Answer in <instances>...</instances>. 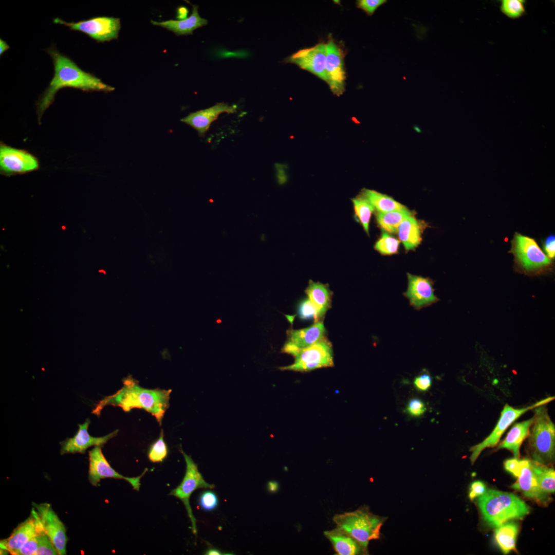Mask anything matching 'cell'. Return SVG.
<instances>
[{
    "mask_svg": "<svg viewBox=\"0 0 555 555\" xmlns=\"http://www.w3.org/2000/svg\"><path fill=\"white\" fill-rule=\"evenodd\" d=\"M46 50L52 59L54 74L48 86L36 103L39 122L45 111L54 101L56 94L62 88L70 87L85 91L106 92L115 90L114 87L104 83L93 74L82 69L71 59L61 53L54 44Z\"/></svg>",
    "mask_w": 555,
    "mask_h": 555,
    "instance_id": "cell-1",
    "label": "cell"
},
{
    "mask_svg": "<svg viewBox=\"0 0 555 555\" xmlns=\"http://www.w3.org/2000/svg\"><path fill=\"white\" fill-rule=\"evenodd\" d=\"M123 386L115 394L107 396L96 405L92 413L99 416L107 405L120 407L125 412L142 409L154 416L160 425L169 406L171 390L146 389L140 386L131 376L123 380Z\"/></svg>",
    "mask_w": 555,
    "mask_h": 555,
    "instance_id": "cell-2",
    "label": "cell"
},
{
    "mask_svg": "<svg viewBox=\"0 0 555 555\" xmlns=\"http://www.w3.org/2000/svg\"><path fill=\"white\" fill-rule=\"evenodd\" d=\"M484 521L496 528L512 520H523L530 511V507L520 497L511 493L488 490L477 500Z\"/></svg>",
    "mask_w": 555,
    "mask_h": 555,
    "instance_id": "cell-3",
    "label": "cell"
},
{
    "mask_svg": "<svg viewBox=\"0 0 555 555\" xmlns=\"http://www.w3.org/2000/svg\"><path fill=\"white\" fill-rule=\"evenodd\" d=\"M533 423L528 440L529 451L532 459L548 466L554 461L555 426L550 419L545 404L534 408Z\"/></svg>",
    "mask_w": 555,
    "mask_h": 555,
    "instance_id": "cell-4",
    "label": "cell"
},
{
    "mask_svg": "<svg viewBox=\"0 0 555 555\" xmlns=\"http://www.w3.org/2000/svg\"><path fill=\"white\" fill-rule=\"evenodd\" d=\"M336 527L341 529L366 548L368 543L380 538L383 518L372 513L366 506L355 511L335 514Z\"/></svg>",
    "mask_w": 555,
    "mask_h": 555,
    "instance_id": "cell-5",
    "label": "cell"
},
{
    "mask_svg": "<svg viewBox=\"0 0 555 555\" xmlns=\"http://www.w3.org/2000/svg\"><path fill=\"white\" fill-rule=\"evenodd\" d=\"M292 356L294 358L293 364L279 369L306 372L334 365L332 344L326 337L307 347L298 350Z\"/></svg>",
    "mask_w": 555,
    "mask_h": 555,
    "instance_id": "cell-6",
    "label": "cell"
},
{
    "mask_svg": "<svg viewBox=\"0 0 555 555\" xmlns=\"http://www.w3.org/2000/svg\"><path fill=\"white\" fill-rule=\"evenodd\" d=\"M53 22L65 25L71 30L83 32L98 42L117 39L121 28L119 18L109 16H97L77 22H67L56 17Z\"/></svg>",
    "mask_w": 555,
    "mask_h": 555,
    "instance_id": "cell-7",
    "label": "cell"
},
{
    "mask_svg": "<svg viewBox=\"0 0 555 555\" xmlns=\"http://www.w3.org/2000/svg\"><path fill=\"white\" fill-rule=\"evenodd\" d=\"M186 464V470L183 479L180 485L173 489L169 495L174 496L181 500L187 511L188 516L191 522L192 530L195 535H197L196 520L194 516L190 505V498L196 490L199 488L213 489L214 485L209 484L204 479L199 472L197 465L192 458L181 449Z\"/></svg>",
    "mask_w": 555,
    "mask_h": 555,
    "instance_id": "cell-8",
    "label": "cell"
},
{
    "mask_svg": "<svg viewBox=\"0 0 555 555\" xmlns=\"http://www.w3.org/2000/svg\"><path fill=\"white\" fill-rule=\"evenodd\" d=\"M554 399V396L547 397L531 405L521 409L514 408L508 404H506L501 413L499 419L491 434L482 442L470 448V451L471 452V454L470 459L471 464H473L475 462L485 449L492 448L496 446L507 429L522 415L538 406L548 403Z\"/></svg>",
    "mask_w": 555,
    "mask_h": 555,
    "instance_id": "cell-9",
    "label": "cell"
},
{
    "mask_svg": "<svg viewBox=\"0 0 555 555\" xmlns=\"http://www.w3.org/2000/svg\"><path fill=\"white\" fill-rule=\"evenodd\" d=\"M511 252L516 261L525 270L533 271L550 264L551 260L532 238L515 233Z\"/></svg>",
    "mask_w": 555,
    "mask_h": 555,
    "instance_id": "cell-10",
    "label": "cell"
},
{
    "mask_svg": "<svg viewBox=\"0 0 555 555\" xmlns=\"http://www.w3.org/2000/svg\"><path fill=\"white\" fill-rule=\"evenodd\" d=\"M325 46L326 83L332 93L340 96L345 91L344 53L341 46L331 37L328 38Z\"/></svg>",
    "mask_w": 555,
    "mask_h": 555,
    "instance_id": "cell-11",
    "label": "cell"
},
{
    "mask_svg": "<svg viewBox=\"0 0 555 555\" xmlns=\"http://www.w3.org/2000/svg\"><path fill=\"white\" fill-rule=\"evenodd\" d=\"M32 506L43 531L51 541L59 554H66L67 541L66 528L51 505L48 503L38 504L33 503Z\"/></svg>",
    "mask_w": 555,
    "mask_h": 555,
    "instance_id": "cell-12",
    "label": "cell"
},
{
    "mask_svg": "<svg viewBox=\"0 0 555 555\" xmlns=\"http://www.w3.org/2000/svg\"><path fill=\"white\" fill-rule=\"evenodd\" d=\"M38 159L24 150L12 147L3 143L0 145V171L6 176L24 174L38 169Z\"/></svg>",
    "mask_w": 555,
    "mask_h": 555,
    "instance_id": "cell-13",
    "label": "cell"
},
{
    "mask_svg": "<svg viewBox=\"0 0 555 555\" xmlns=\"http://www.w3.org/2000/svg\"><path fill=\"white\" fill-rule=\"evenodd\" d=\"M89 460L88 480L94 486H97L102 479L113 478L127 481L134 490L138 491L140 479L147 471L145 469L142 474L137 477L123 476L112 468L104 456L100 446H96L89 452Z\"/></svg>",
    "mask_w": 555,
    "mask_h": 555,
    "instance_id": "cell-14",
    "label": "cell"
},
{
    "mask_svg": "<svg viewBox=\"0 0 555 555\" xmlns=\"http://www.w3.org/2000/svg\"><path fill=\"white\" fill-rule=\"evenodd\" d=\"M308 71L326 82L325 70L326 46L324 43L298 51L285 60Z\"/></svg>",
    "mask_w": 555,
    "mask_h": 555,
    "instance_id": "cell-15",
    "label": "cell"
},
{
    "mask_svg": "<svg viewBox=\"0 0 555 555\" xmlns=\"http://www.w3.org/2000/svg\"><path fill=\"white\" fill-rule=\"evenodd\" d=\"M406 274L408 288L403 295L415 309L420 310L439 300L434 294L433 282L431 279L410 273Z\"/></svg>",
    "mask_w": 555,
    "mask_h": 555,
    "instance_id": "cell-16",
    "label": "cell"
},
{
    "mask_svg": "<svg viewBox=\"0 0 555 555\" xmlns=\"http://www.w3.org/2000/svg\"><path fill=\"white\" fill-rule=\"evenodd\" d=\"M325 332L323 321L307 328L289 329L287 331V340L281 352L293 356L298 350L307 347L323 339L325 337Z\"/></svg>",
    "mask_w": 555,
    "mask_h": 555,
    "instance_id": "cell-17",
    "label": "cell"
},
{
    "mask_svg": "<svg viewBox=\"0 0 555 555\" xmlns=\"http://www.w3.org/2000/svg\"><path fill=\"white\" fill-rule=\"evenodd\" d=\"M90 421L87 418L83 424H79L77 434L72 438H67L60 442L61 455L67 453H79L83 454L86 450L91 446H101L113 438L118 433V430L102 437H95L89 435L88 428Z\"/></svg>",
    "mask_w": 555,
    "mask_h": 555,
    "instance_id": "cell-18",
    "label": "cell"
},
{
    "mask_svg": "<svg viewBox=\"0 0 555 555\" xmlns=\"http://www.w3.org/2000/svg\"><path fill=\"white\" fill-rule=\"evenodd\" d=\"M517 478L516 482L511 486L512 489L520 491L525 496L541 506L548 505L552 498L540 489L533 470L532 459H525L521 474Z\"/></svg>",
    "mask_w": 555,
    "mask_h": 555,
    "instance_id": "cell-19",
    "label": "cell"
},
{
    "mask_svg": "<svg viewBox=\"0 0 555 555\" xmlns=\"http://www.w3.org/2000/svg\"><path fill=\"white\" fill-rule=\"evenodd\" d=\"M42 529L41 523L33 508L30 516L19 524L10 536L1 541V549L12 554Z\"/></svg>",
    "mask_w": 555,
    "mask_h": 555,
    "instance_id": "cell-20",
    "label": "cell"
},
{
    "mask_svg": "<svg viewBox=\"0 0 555 555\" xmlns=\"http://www.w3.org/2000/svg\"><path fill=\"white\" fill-rule=\"evenodd\" d=\"M236 110L235 105L218 103L209 108L191 113L181 119V121L196 130L200 136H203L220 114L224 113L233 114Z\"/></svg>",
    "mask_w": 555,
    "mask_h": 555,
    "instance_id": "cell-21",
    "label": "cell"
},
{
    "mask_svg": "<svg viewBox=\"0 0 555 555\" xmlns=\"http://www.w3.org/2000/svg\"><path fill=\"white\" fill-rule=\"evenodd\" d=\"M192 12L190 16L180 20H169L162 22L151 20L152 24L159 26L173 32L177 35L192 34L194 30L208 24V20L201 17L198 11V6L192 5Z\"/></svg>",
    "mask_w": 555,
    "mask_h": 555,
    "instance_id": "cell-22",
    "label": "cell"
},
{
    "mask_svg": "<svg viewBox=\"0 0 555 555\" xmlns=\"http://www.w3.org/2000/svg\"><path fill=\"white\" fill-rule=\"evenodd\" d=\"M305 293L317 311L314 323L323 321L326 312L331 307L332 292L328 285L309 280Z\"/></svg>",
    "mask_w": 555,
    "mask_h": 555,
    "instance_id": "cell-23",
    "label": "cell"
},
{
    "mask_svg": "<svg viewBox=\"0 0 555 555\" xmlns=\"http://www.w3.org/2000/svg\"><path fill=\"white\" fill-rule=\"evenodd\" d=\"M339 555H355L366 552V548L341 529L335 528L324 532Z\"/></svg>",
    "mask_w": 555,
    "mask_h": 555,
    "instance_id": "cell-24",
    "label": "cell"
},
{
    "mask_svg": "<svg viewBox=\"0 0 555 555\" xmlns=\"http://www.w3.org/2000/svg\"><path fill=\"white\" fill-rule=\"evenodd\" d=\"M534 416L520 422L516 423L507 434L504 440L498 445L497 449H506L510 451L514 458H519L520 449L523 441L528 437Z\"/></svg>",
    "mask_w": 555,
    "mask_h": 555,
    "instance_id": "cell-25",
    "label": "cell"
},
{
    "mask_svg": "<svg viewBox=\"0 0 555 555\" xmlns=\"http://www.w3.org/2000/svg\"><path fill=\"white\" fill-rule=\"evenodd\" d=\"M495 542L504 554L516 551V542L519 532V525L513 521L506 522L495 528Z\"/></svg>",
    "mask_w": 555,
    "mask_h": 555,
    "instance_id": "cell-26",
    "label": "cell"
},
{
    "mask_svg": "<svg viewBox=\"0 0 555 555\" xmlns=\"http://www.w3.org/2000/svg\"><path fill=\"white\" fill-rule=\"evenodd\" d=\"M420 225L412 215L405 219L400 225L397 233L406 250L413 249L421 242Z\"/></svg>",
    "mask_w": 555,
    "mask_h": 555,
    "instance_id": "cell-27",
    "label": "cell"
},
{
    "mask_svg": "<svg viewBox=\"0 0 555 555\" xmlns=\"http://www.w3.org/2000/svg\"><path fill=\"white\" fill-rule=\"evenodd\" d=\"M361 194L379 213H386L407 209L393 198L375 190L364 189L362 190Z\"/></svg>",
    "mask_w": 555,
    "mask_h": 555,
    "instance_id": "cell-28",
    "label": "cell"
},
{
    "mask_svg": "<svg viewBox=\"0 0 555 555\" xmlns=\"http://www.w3.org/2000/svg\"><path fill=\"white\" fill-rule=\"evenodd\" d=\"M412 215V213L406 209L386 213L378 212L376 219L383 229L390 233H396L401 223Z\"/></svg>",
    "mask_w": 555,
    "mask_h": 555,
    "instance_id": "cell-29",
    "label": "cell"
},
{
    "mask_svg": "<svg viewBox=\"0 0 555 555\" xmlns=\"http://www.w3.org/2000/svg\"><path fill=\"white\" fill-rule=\"evenodd\" d=\"M533 470L540 489L549 495L555 491V471L548 466L533 460Z\"/></svg>",
    "mask_w": 555,
    "mask_h": 555,
    "instance_id": "cell-30",
    "label": "cell"
},
{
    "mask_svg": "<svg viewBox=\"0 0 555 555\" xmlns=\"http://www.w3.org/2000/svg\"><path fill=\"white\" fill-rule=\"evenodd\" d=\"M352 201L356 214L364 230L368 234L369 223L374 207L362 194L352 199Z\"/></svg>",
    "mask_w": 555,
    "mask_h": 555,
    "instance_id": "cell-31",
    "label": "cell"
},
{
    "mask_svg": "<svg viewBox=\"0 0 555 555\" xmlns=\"http://www.w3.org/2000/svg\"><path fill=\"white\" fill-rule=\"evenodd\" d=\"M526 3L525 0H501L499 10L509 18L517 19L526 14Z\"/></svg>",
    "mask_w": 555,
    "mask_h": 555,
    "instance_id": "cell-32",
    "label": "cell"
},
{
    "mask_svg": "<svg viewBox=\"0 0 555 555\" xmlns=\"http://www.w3.org/2000/svg\"><path fill=\"white\" fill-rule=\"evenodd\" d=\"M399 243V240L383 232L374 247L382 254L391 255L397 252Z\"/></svg>",
    "mask_w": 555,
    "mask_h": 555,
    "instance_id": "cell-33",
    "label": "cell"
},
{
    "mask_svg": "<svg viewBox=\"0 0 555 555\" xmlns=\"http://www.w3.org/2000/svg\"><path fill=\"white\" fill-rule=\"evenodd\" d=\"M168 454V448L164 440L163 430H161L159 438L151 446L148 454L150 461L153 462L162 461Z\"/></svg>",
    "mask_w": 555,
    "mask_h": 555,
    "instance_id": "cell-34",
    "label": "cell"
},
{
    "mask_svg": "<svg viewBox=\"0 0 555 555\" xmlns=\"http://www.w3.org/2000/svg\"><path fill=\"white\" fill-rule=\"evenodd\" d=\"M55 554H59L57 549L43 530H42L39 535L38 547L35 555Z\"/></svg>",
    "mask_w": 555,
    "mask_h": 555,
    "instance_id": "cell-35",
    "label": "cell"
},
{
    "mask_svg": "<svg viewBox=\"0 0 555 555\" xmlns=\"http://www.w3.org/2000/svg\"><path fill=\"white\" fill-rule=\"evenodd\" d=\"M198 504L201 509L206 511L214 510L218 504V499L216 494L212 491H206L201 493L198 499Z\"/></svg>",
    "mask_w": 555,
    "mask_h": 555,
    "instance_id": "cell-36",
    "label": "cell"
},
{
    "mask_svg": "<svg viewBox=\"0 0 555 555\" xmlns=\"http://www.w3.org/2000/svg\"><path fill=\"white\" fill-rule=\"evenodd\" d=\"M39 531L36 534L31 537L27 542L24 544L20 549L12 553V555H35L38 549L39 535L41 531Z\"/></svg>",
    "mask_w": 555,
    "mask_h": 555,
    "instance_id": "cell-37",
    "label": "cell"
},
{
    "mask_svg": "<svg viewBox=\"0 0 555 555\" xmlns=\"http://www.w3.org/2000/svg\"><path fill=\"white\" fill-rule=\"evenodd\" d=\"M298 313L299 317L303 320L310 319L312 318L315 320L317 316L316 309L308 298L301 302L298 307Z\"/></svg>",
    "mask_w": 555,
    "mask_h": 555,
    "instance_id": "cell-38",
    "label": "cell"
},
{
    "mask_svg": "<svg viewBox=\"0 0 555 555\" xmlns=\"http://www.w3.org/2000/svg\"><path fill=\"white\" fill-rule=\"evenodd\" d=\"M426 409L423 401L418 398H413L409 401L405 411L411 416L416 417L422 415Z\"/></svg>",
    "mask_w": 555,
    "mask_h": 555,
    "instance_id": "cell-39",
    "label": "cell"
},
{
    "mask_svg": "<svg viewBox=\"0 0 555 555\" xmlns=\"http://www.w3.org/2000/svg\"><path fill=\"white\" fill-rule=\"evenodd\" d=\"M525 459L510 458L506 460L504 462L505 469L512 474L513 476L517 477L521 474L523 467Z\"/></svg>",
    "mask_w": 555,
    "mask_h": 555,
    "instance_id": "cell-40",
    "label": "cell"
},
{
    "mask_svg": "<svg viewBox=\"0 0 555 555\" xmlns=\"http://www.w3.org/2000/svg\"><path fill=\"white\" fill-rule=\"evenodd\" d=\"M386 2L385 0H359L357 2V6L372 15L377 8Z\"/></svg>",
    "mask_w": 555,
    "mask_h": 555,
    "instance_id": "cell-41",
    "label": "cell"
},
{
    "mask_svg": "<svg viewBox=\"0 0 555 555\" xmlns=\"http://www.w3.org/2000/svg\"><path fill=\"white\" fill-rule=\"evenodd\" d=\"M413 383L415 387L421 392L427 391L431 386L432 378L428 373H422L416 377Z\"/></svg>",
    "mask_w": 555,
    "mask_h": 555,
    "instance_id": "cell-42",
    "label": "cell"
},
{
    "mask_svg": "<svg viewBox=\"0 0 555 555\" xmlns=\"http://www.w3.org/2000/svg\"><path fill=\"white\" fill-rule=\"evenodd\" d=\"M486 491V486L483 482L480 480L475 481L470 486L469 497L471 500H473L475 498L484 494Z\"/></svg>",
    "mask_w": 555,
    "mask_h": 555,
    "instance_id": "cell-43",
    "label": "cell"
},
{
    "mask_svg": "<svg viewBox=\"0 0 555 555\" xmlns=\"http://www.w3.org/2000/svg\"><path fill=\"white\" fill-rule=\"evenodd\" d=\"M544 249L547 256L553 258L555 256V238L553 235L548 236L545 240Z\"/></svg>",
    "mask_w": 555,
    "mask_h": 555,
    "instance_id": "cell-44",
    "label": "cell"
},
{
    "mask_svg": "<svg viewBox=\"0 0 555 555\" xmlns=\"http://www.w3.org/2000/svg\"><path fill=\"white\" fill-rule=\"evenodd\" d=\"M205 554L207 555H223V554H230L229 553H225L219 550V549L212 547L209 548L205 552Z\"/></svg>",
    "mask_w": 555,
    "mask_h": 555,
    "instance_id": "cell-45",
    "label": "cell"
},
{
    "mask_svg": "<svg viewBox=\"0 0 555 555\" xmlns=\"http://www.w3.org/2000/svg\"><path fill=\"white\" fill-rule=\"evenodd\" d=\"M268 490L271 492H275L278 491L279 486V484L275 481H270L267 485Z\"/></svg>",
    "mask_w": 555,
    "mask_h": 555,
    "instance_id": "cell-46",
    "label": "cell"
},
{
    "mask_svg": "<svg viewBox=\"0 0 555 555\" xmlns=\"http://www.w3.org/2000/svg\"><path fill=\"white\" fill-rule=\"evenodd\" d=\"M9 48L10 46L7 42L3 39H0V55L3 54L5 51L9 49Z\"/></svg>",
    "mask_w": 555,
    "mask_h": 555,
    "instance_id": "cell-47",
    "label": "cell"
}]
</instances>
